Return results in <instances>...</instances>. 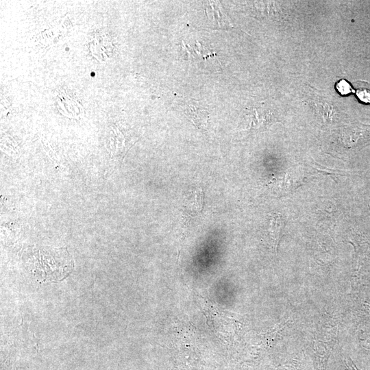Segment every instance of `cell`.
<instances>
[{
  "label": "cell",
  "instance_id": "2",
  "mask_svg": "<svg viewBox=\"0 0 370 370\" xmlns=\"http://www.w3.org/2000/svg\"><path fill=\"white\" fill-rule=\"evenodd\" d=\"M345 144L350 148H356L370 143V125H352L344 127Z\"/></svg>",
  "mask_w": 370,
  "mask_h": 370
},
{
  "label": "cell",
  "instance_id": "5",
  "mask_svg": "<svg viewBox=\"0 0 370 370\" xmlns=\"http://www.w3.org/2000/svg\"><path fill=\"white\" fill-rule=\"evenodd\" d=\"M335 88L336 91L343 96L347 95L355 91L351 84L344 79H339L336 82Z\"/></svg>",
  "mask_w": 370,
  "mask_h": 370
},
{
  "label": "cell",
  "instance_id": "6",
  "mask_svg": "<svg viewBox=\"0 0 370 370\" xmlns=\"http://www.w3.org/2000/svg\"><path fill=\"white\" fill-rule=\"evenodd\" d=\"M204 192L201 188H198L195 190L193 206L197 212H201L204 207Z\"/></svg>",
  "mask_w": 370,
  "mask_h": 370
},
{
  "label": "cell",
  "instance_id": "4",
  "mask_svg": "<svg viewBox=\"0 0 370 370\" xmlns=\"http://www.w3.org/2000/svg\"><path fill=\"white\" fill-rule=\"evenodd\" d=\"M188 113V117L197 127H206L207 120L206 111L198 110L194 106H190Z\"/></svg>",
  "mask_w": 370,
  "mask_h": 370
},
{
  "label": "cell",
  "instance_id": "1",
  "mask_svg": "<svg viewBox=\"0 0 370 370\" xmlns=\"http://www.w3.org/2000/svg\"><path fill=\"white\" fill-rule=\"evenodd\" d=\"M246 117L249 120L247 130L251 132L266 130L278 121L272 110L262 105L247 109Z\"/></svg>",
  "mask_w": 370,
  "mask_h": 370
},
{
  "label": "cell",
  "instance_id": "3",
  "mask_svg": "<svg viewBox=\"0 0 370 370\" xmlns=\"http://www.w3.org/2000/svg\"><path fill=\"white\" fill-rule=\"evenodd\" d=\"M284 225H285V223L283 219L282 218V217L280 216V214H272V216L270 218L269 229L273 238H274V240H275V241L277 242L278 241L280 237V235H281V233H282V231Z\"/></svg>",
  "mask_w": 370,
  "mask_h": 370
},
{
  "label": "cell",
  "instance_id": "7",
  "mask_svg": "<svg viewBox=\"0 0 370 370\" xmlns=\"http://www.w3.org/2000/svg\"><path fill=\"white\" fill-rule=\"evenodd\" d=\"M357 98L363 103H370V90L366 88H360L354 91Z\"/></svg>",
  "mask_w": 370,
  "mask_h": 370
}]
</instances>
